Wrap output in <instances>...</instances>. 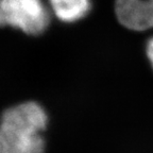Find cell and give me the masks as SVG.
Segmentation results:
<instances>
[{"label":"cell","instance_id":"6da1fadb","mask_svg":"<svg viewBox=\"0 0 153 153\" xmlns=\"http://www.w3.org/2000/svg\"><path fill=\"white\" fill-rule=\"evenodd\" d=\"M47 122V113L37 102L10 108L0 120V153H44L42 133Z\"/></svg>","mask_w":153,"mask_h":153},{"label":"cell","instance_id":"7a4b0ae2","mask_svg":"<svg viewBox=\"0 0 153 153\" xmlns=\"http://www.w3.org/2000/svg\"><path fill=\"white\" fill-rule=\"evenodd\" d=\"M49 22V10L43 0H0V27L38 35L47 29Z\"/></svg>","mask_w":153,"mask_h":153},{"label":"cell","instance_id":"3957f363","mask_svg":"<svg viewBox=\"0 0 153 153\" xmlns=\"http://www.w3.org/2000/svg\"><path fill=\"white\" fill-rule=\"evenodd\" d=\"M115 13L120 24L130 30L153 28V0H116Z\"/></svg>","mask_w":153,"mask_h":153},{"label":"cell","instance_id":"277c9868","mask_svg":"<svg viewBox=\"0 0 153 153\" xmlns=\"http://www.w3.org/2000/svg\"><path fill=\"white\" fill-rule=\"evenodd\" d=\"M51 11L59 20L66 24L84 18L91 11V0H49Z\"/></svg>","mask_w":153,"mask_h":153},{"label":"cell","instance_id":"5b68a950","mask_svg":"<svg viewBox=\"0 0 153 153\" xmlns=\"http://www.w3.org/2000/svg\"><path fill=\"white\" fill-rule=\"evenodd\" d=\"M146 53H147V56H148L149 61H150L151 65H152V67H153V36L147 42Z\"/></svg>","mask_w":153,"mask_h":153}]
</instances>
